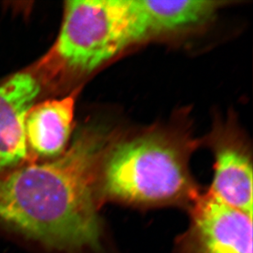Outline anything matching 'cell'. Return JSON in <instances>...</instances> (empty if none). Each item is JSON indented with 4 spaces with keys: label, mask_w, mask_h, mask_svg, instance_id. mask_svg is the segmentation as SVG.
<instances>
[{
    "label": "cell",
    "mask_w": 253,
    "mask_h": 253,
    "mask_svg": "<svg viewBox=\"0 0 253 253\" xmlns=\"http://www.w3.org/2000/svg\"><path fill=\"white\" fill-rule=\"evenodd\" d=\"M148 36L172 33L205 24L212 19L226 1L137 0Z\"/></svg>",
    "instance_id": "8"
},
{
    "label": "cell",
    "mask_w": 253,
    "mask_h": 253,
    "mask_svg": "<svg viewBox=\"0 0 253 253\" xmlns=\"http://www.w3.org/2000/svg\"><path fill=\"white\" fill-rule=\"evenodd\" d=\"M214 150L215 172L208 193L253 218V166L246 148L225 138L215 143Z\"/></svg>",
    "instance_id": "6"
},
{
    "label": "cell",
    "mask_w": 253,
    "mask_h": 253,
    "mask_svg": "<svg viewBox=\"0 0 253 253\" xmlns=\"http://www.w3.org/2000/svg\"><path fill=\"white\" fill-rule=\"evenodd\" d=\"M190 146L179 137L155 130L113 142L101 167V202L190 208L200 195L188 167Z\"/></svg>",
    "instance_id": "2"
},
{
    "label": "cell",
    "mask_w": 253,
    "mask_h": 253,
    "mask_svg": "<svg viewBox=\"0 0 253 253\" xmlns=\"http://www.w3.org/2000/svg\"><path fill=\"white\" fill-rule=\"evenodd\" d=\"M78 90L33 106L26 118L27 146L38 156L57 158L67 149L72 134Z\"/></svg>",
    "instance_id": "7"
},
{
    "label": "cell",
    "mask_w": 253,
    "mask_h": 253,
    "mask_svg": "<svg viewBox=\"0 0 253 253\" xmlns=\"http://www.w3.org/2000/svg\"><path fill=\"white\" fill-rule=\"evenodd\" d=\"M191 223L178 242L180 253H253V218L207 192L191 206Z\"/></svg>",
    "instance_id": "4"
},
{
    "label": "cell",
    "mask_w": 253,
    "mask_h": 253,
    "mask_svg": "<svg viewBox=\"0 0 253 253\" xmlns=\"http://www.w3.org/2000/svg\"><path fill=\"white\" fill-rule=\"evenodd\" d=\"M148 37L137 0L67 1L53 53L63 72L82 77Z\"/></svg>",
    "instance_id": "3"
},
{
    "label": "cell",
    "mask_w": 253,
    "mask_h": 253,
    "mask_svg": "<svg viewBox=\"0 0 253 253\" xmlns=\"http://www.w3.org/2000/svg\"><path fill=\"white\" fill-rule=\"evenodd\" d=\"M110 132L88 126L64 153L49 162L0 175V220L56 250L97 249L103 158Z\"/></svg>",
    "instance_id": "1"
},
{
    "label": "cell",
    "mask_w": 253,
    "mask_h": 253,
    "mask_svg": "<svg viewBox=\"0 0 253 253\" xmlns=\"http://www.w3.org/2000/svg\"><path fill=\"white\" fill-rule=\"evenodd\" d=\"M40 91L36 78L24 72L0 85V175L27 158L26 118Z\"/></svg>",
    "instance_id": "5"
}]
</instances>
